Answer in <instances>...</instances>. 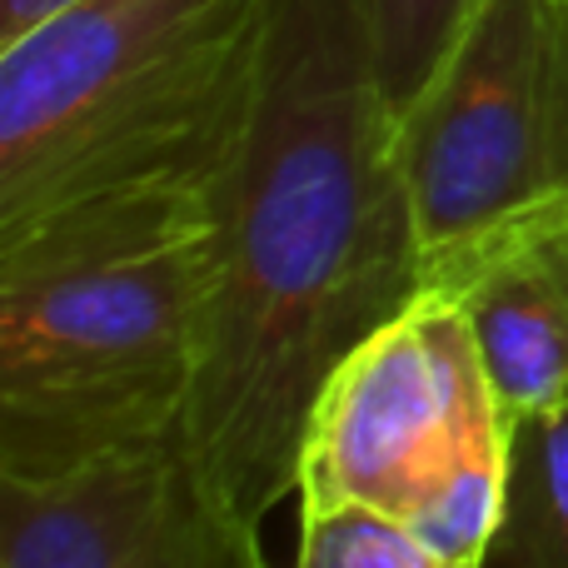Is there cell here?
Returning a JSON list of instances; mask_svg holds the SVG:
<instances>
[{
	"label": "cell",
	"instance_id": "obj_1",
	"mask_svg": "<svg viewBox=\"0 0 568 568\" xmlns=\"http://www.w3.org/2000/svg\"><path fill=\"white\" fill-rule=\"evenodd\" d=\"M424 294V245L369 0H270L255 95L215 180L190 449L265 524L300 489L314 399Z\"/></svg>",
	"mask_w": 568,
	"mask_h": 568
},
{
	"label": "cell",
	"instance_id": "obj_2",
	"mask_svg": "<svg viewBox=\"0 0 568 568\" xmlns=\"http://www.w3.org/2000/svg\"><path fill=\"white\" fill-rule=\"evenodd\" d=\"M210 235V190L0 235V474L190 439Z\"/></svg>",
	"mask_w": 568,
	"mask_h": 568
},
{
	"label": "cell",
	"instance_id": "obj_3",
	"mask_svg": "<svg viewBox=\"0 0 568 568\" xmlns=\"http://www.w3.org/2000/svg\"><path fill=\"white\" fill-rule=\"evenodd\" d=\"M270 0H75L0 45V235L215 190L255 95Z\"/></svg>",
	"mask_w": 568,
	"mask_h": 568
},
{
	"label": "cell",
	"instance_id": "obj_4",
	"mask_svg": "<svg viewBox=\"0 0 568 568\" xmlns=\"http://www.w3.org/2000/svg\"><path fill=\"white\" fill-rule=\"evenodd\" d=\"M424 284L459 250L568 210V0H479L399 115Z\"/></svg>",
	"mask_w": 568,
	"mask_h": 568
},
{
	"label": "cell",
	"instance_id": "obj_5",
	"mask_svg": "<svg viewBox=\"0 0 568 568\" xmlns=\"http://www.w3.org/2000/svg\"><path fill=\"white\" fill-rule=\"evenodd\" d=\"M509 429L474 324L449 290H424L374 329L314 399L300 504H374L409 514L469 444Z\"/></svg>",
	"mask_w": 568,
	"mask_h": 568
},
{
	"label": "cell",
	"instance_id": "obj_6",
	"mask_svg": "<svg viewBox=\"0 0 568 568\" xmlns=\"http://www.w3.org/2000/svg\"><path fill=\"white\" fill-rule=\"evenodd\" d=\"M0 568H270L190 439L65 474H0Z\"/></svg>",
	"mask_w": 568,
	"mask_h": 568
},
{
	"label": "cell",
	"instance_id": "obj_7",
	"mask_svg": "<svg viewBox=\"0 0 568 568\" xmlns=\"http://www.w3.org/2000/svg\"><path fill=\"white\" fill-rule=\"evenodd\" d=\"M429 284L469 314L504 419L568 399V210L494 230Z\"/></svg>",
	"mask_w": 568,
	"mask_h": 568
},
{
	"label": "cell",
	"instance_id": "obj_8",
	"mask_svg": "<svg viewBox=\"0 0 568 568\" xmlns=\"http://www.w3.org/2000/svg\"><path fill=\"white\" fill-rule=\"evenodd\" d=\"M484 568H568V399L509 424L504 519Z\"/></svg>",
	"mask_w": 568,
	"mask_h": 568
},
{
	"label": "cell",
	"instance_id": "obj_9",
	"mask_svg": "<svg viewBox=\"0 0 568 568\" xmlns=\"http://www.w3.org/2000/svg\"><path fill=\"white\" fill-rule=\"evenodd\" d=\"M504 474H509V429L469 444L459 464L404 514V524L454 568H484V554L504 519Z\"/></svg>",
	"mask_w": 568,
	"mask_h": 568
},
{
	"label": "cell",
	"instance_id": "obj_10",
	"mask_svg": "<svg viewBox=\"0 0 568 568\" xmlns=\"http://www.w3.org/2000/svg\"><path fill=\"white\" fill-rule=\"evenodd\" d=\"M294 568H454L399 514L374 504H300V564Z\"/></svg>",
	"mask_w": 568,
	"mask_h": 568
},
{
	"label": "cell",
	"instance_id": "obj_11",
	"mask_svg": "<svg viewBox=\"0 0 568 568\" xmlns=\"http://www.w3.org/2000/svg\"><path fill=\"white\" fill-rule=\"evenodd\" d=\"M474 6L479 0H369L374 55H379V80L394 115H404L424 95Z\"/></svg>",
	"mask_w": 568,
	"mask_h": 568
},
{
	"label": "cell",
	"instance_id": "obj_12",
	"mask_svg": "<svg viewBox=\"0 0 568 568\" xmlns=\"http://www.w3.org/2000/svg\"><path fill=\"white\" fill-rule=\"evenodd\" d=\"M65 6H75V0H0V45L20 40L26 30H36L40 20L60 16Z\"/></svg>",
	"mask_w": 568,
	"mask_h": 568
}]
</instances>
